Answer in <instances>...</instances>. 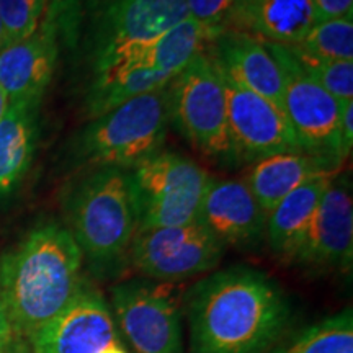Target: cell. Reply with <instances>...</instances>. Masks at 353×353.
<instances>
[{
    "label": "cell",
    "instance_id": "6da1fadb",
    "mask_svg": "<svg viewBox=\"0 0 353 353\" xmlns=\"http://www.w3.org/2000/svg\"><path fill=\"white\" fill-rule=\"evenodd\" d=\"M185 309L192 353H268L293 317L283 288L263 272L242 265L193 285Z\"/></svg>",
    "mask_w": 353,
    "mask_h": 353
},
{
    "label": "cell",
    "instance_id": "7a4b0ae2",
    "mask_svg": "<svg viewBox=\"0 0 353 353\" xmlns=\"http://www.w3.org/2000/svg\"><path fill=\"white\" fill-rule=\"evenodd\" d=\"M83 255L68 228L44 223L0 259V298L17 337L28 342L83 285Z\"/></svg>",
    "mask_w": 353,
    "mask_h": 353
},
{
    "label": "cell",
    "instance_id": "3957f363",
    "mask_svg": "<svg viewBox=\"0 0 353 353\" xmlns=\"http://www.w3.org/2000/svg\"><path fill=\"white\" fill-rule=\"evenodd\" d=\"M69 232L95 275H113L130 252L138 231V211L130 172L97 167L65 196Z\"/></svg>",
    "mask_w": 353,
    "mask_h": 353
},
{
    "label": "cell",
    "instance_id": "277c9868",
    "mask_svg": "<svg viewBox=\"0 0 353 353\" xmlns=\"http://www.w3.org/2000/svg\"><path fill=\"white\" fill-rule=\"evenodd\" d=\"M172 82L92 118L77 138L87 165L130 170L161 151L170 126Z\"/></svg>",
    "mask_w": 353,
    "mask_h": 353
},
{
    "label": "cell",
    "instance_id": "5b68a950",
    "mask_svg": "<svg viewBox=\"0 0 353 353\" xmlns=\"http://www.w3.org/2000/svg\"><path fill=\"white\" fill-rule=\"evenodd\" d=\"M170 125L203 156L234 162L223 69L210 48L172 81Z\"/></svg>",
    "mask_w": 353,
    "mask_h": 353
},
{
    "label": "cell",
    "instance_id": "8992f818",
    "mask_svg": "<svg viewBox=\"0 0 353 353\" xmlns=\"http://www.w3.org/2000/svg\"><path fill=\"white\" fill-rule=\"evenodd\" d=\"M128 172L138 211V231L198 219L211 175L195 161L159 151Z\"/></svg>",
    "mask_w": 353,
    "mask_h": 353
},
{
    "label": "cell",
    "instance_id": "52a82bcc",
    "mask_svg": "<svg viewBox=\"0 0 353 353\" xmlns=\"http://www.w3.org/2000/svg\"><path fill=\"white\" fill-rule=\"evenodd\" d=\"M110 307L132 353H183L182 312L170 283L123 281L112 288Z\"/></svg>",
    "mask_w": 353,
    "mask_h": 353
},
{
    "label": "cell",
    "instance_id": "ba28073f",
    "mask_svg": "<svg viewBox=\"0 0 353 353\" xmlns=\"http://www.w3.org/2000/svg\"><path fill=\"white\" fill-rule=\"evenodd\" d=\"M226 247L200 221L136 231L128 259L141 275L175 283L218 267Z\"/></svg>",
    "mask_w": 353,
    "mask_h": 353
},
{
    "label": "cell",
    "instance_id": "9c48e42d",
    "mask_svg": "<svg viewBox=\"0 0 353 353\" xmlns=\"http://www.w3.org/2000/svg\"><path fill=\"white\" fill-rule=\"evenodd\" d=\"M267 46L283 74V113L303 151L343 164L345 159L341 149L343 103L304 74L288 48L275 43H267Z\"/></svg>",
    "mask_w": 353,
    "mask_h": 353
},
{
    "label": "cell",
    "instance_id": "30bf717a",
    "mask_svg": "<svg viewBox=\"0 0 353 353\" xmlns=\"http://www.w3.org/2000/svg\"><path fill=\"white\" fill-rule=\"evenodd\" d=\"M185 19V0H107L94 21V68L148 46Z\"/></svg>",
    "mask_w": 353,
    "mask_h": 353
},
{
    "label": "cell",
    "instance_id": "8fae6325",
    "mask_svg": "<svg viewBox=\"0 0 353 353\" xmlns=\"http://www.w3.org/2000/svg\"><path fill=\"white\" fill-rule=\"evenodd\" d=\"M234 162L254 164L280 152L303 151L283 110L223 70Z\"/></svg>",
    "mask_w": 353,
    "mask_h": 353
},
{
    "label": "cell",
    "instance_id": "7c38bea8",
    "mask_svg": "<svg viewBox=\"0 0 353 353\" xmlns=\"http://www.w3.org/2000/svg\"><path fill=\"white\" fill-rule=\"evenodd\" d=\"M121 341L112 307L83 285L68 306L28 341L33 353H100Z\"/></svg>",
    "mask_w": 353,
    "mask_h": 353
},
{
    "label": "cell",
    "instance_id": "4fadbf2b",
    "mask_svg": "<svg viewBox=\"0 0 353 353\" xmlns=\"http://www.w3.org/2000/svg\"><path fill=\"white\" fill-rule=\"evenodd\" d=\"M353 200L350 180L334 176L291 262L309 270H350Z\"/></svg>",
    "mask_w": 353,
    "mask_h": 353
},
{
    "label": "cell",
    "instance_id": "5bb4252c",
    "mask_svg": "<svg viewBox=\"0 0 353 353\" xmlns=\"http://www.w3.org/2000/svg\"><path fill=\"white\" fill-rule=\"evenodd\" d=\"M198 221L226 249H254L265 239L267 214L244 180L211 176Z\"/></svg>",
    "mask_w": 353,
    "mask_h": 353
},
{
    "label": "cell",
    "instance_id": "9a60e30c",
    "mask_svg": "<svg viewBox=\"0 0 353 353\" xmlns=\"http://www.w3.org/2000/svg\"><path fill=\"white\" fill-rule=\"evenodd\" d=\"M57 63L56 32L41 21L37 32L0 48V87L8 103H39Z\"/></svg>",
    "mask_w": 353,
    "mask_h": 353
},
{
    "label": "cell",
    "instance_id": "2e32d148",
    "mask_svg": "<svg viewBox=\"0 0 353 353\" xmlns=\"http://www.w3.org/2000/svg\"><path fill=\"white\" fill-rule=\"evenodd\" d=\"M210 51L229 77L283 110V74L263 39L228 28Z\"/></svg>",
    "mask_w": 353,
    "mask_h": 353
},
{
    "label": "cell",
    "instance_id": "e0dca14e",
    "mask_svg": "<svg viewBox=\"0 0 353 353\" xmlns=\"http://www.w3.org/2000/svg\"><path fill=\"white\" fill-rule=\"evenodd\" d=\"M341 167L339 162L306 151L280 152L250 164L244 182L268 214L301 185L319 176H335Z\"/></svg>",
    "mask_w": 353,
    "mask_h": 353
},
{
    "label": "cell",
    "instance_id": "ac0fdd59",
    "mask_svg": "<svg viewBox=\"0 0 353 353\" xmlns=\"http://www.w3.org/2000/svg\"><path fill=\"white\" fill-rule=\"evenodd\" d=\"M317 21L312 0H234L229 28L267 43L293 46Z\"/></svg>",
    "mask_w": 353,
    "mask_h": 353
},
{
    "label": "cell",
    "instance_id": "d6986e66",
    "mask_svg": "<svg viewBox=\"0 0 353 353\" xmlns=\"http://www.w3.org/2000/svg\"><path fill=\"white\" fill-rule=\"evenodd\" d=\"M332 179L319 176L301 185L267 214L265 239L273 254L290 262L293 260Z\"/></svg>",
    "mask_w": 353,
    "mask_h": 353
},
{
    "label": "cell",
    "instance_id": "ffe728a7",
    "mask_svg": "<svg viewBox=\"0 0 353 353\" xmlns=\"http://www.w3.org/2000/svg\"><path fill=\"white\" fill-rule=\"evenodd\" d=\"M39 103H8L0 120V200L10 196L30 170L38 139Z\"/></svg>",
    "mask_w": 353,
    "mask_h": 353
},
{
    "label": "cell",
    "instance_id": "44dd1931",
    "mask_svg": "<svg viewBox=\"0 0 353 353\" xmlns=\"http://www.w3.org/2000/svg\"><path fill=\"white\" fill-rule=\"evenodd\" d=\"M270 353H353V314L343 309L280 341Z\"/></svg>",
    "mask_w": 353,
    "mask_h": 353
},
{
    "label": "cell",
    "instance_id": "7402d4cb",
    "mask_svg": "<svg viewBox=\"0 0 353 353\" xmlns=\"http://www.w3.org/2000/svg\"><path fill=\"white\" fill-rule=\"evenodd\" d=\"M293 46L319 59L353 61V15L319 20Z\"/></svg>",
    "mask_w": 353,
    "mask_h": 353
},
{
    "label": "cell",
    "instance_id": "603a6c76",
    "mask_svg": "<svg viewBox=\"0 0 353 353\" xmlns=\"http://www.w3.org/2000/svg\"><path fill=\"white\" fill-rule=\"evenodd\" d=\"M309 79L329 92L341 103L353 100V61H327L286 46Z\"/></svg>",
    "mask_w": 353,
    "mask_h": 353
},
{
    "label": "cell",
    "instance_id": "cb8c5ba5",
    "mask_svg": "<svg viewBox=\"0 0 353 353\" xmlns=\"http://www.w3.org/2000/svg\"><path fill=\"white\" fill-rule=\"evenodd\" d=\"M51 2L52 0H0V19L6 28L7 43L37 32Z\"/></svg>",
    "mask_w": 353,
    "mask_h": 353
},
{
    "label": "cell",
    "instance_id": "d4e9b609",
    "mask_svg": "<svg viewBox=\"0 0 353 353\" xmlns=\"http://www.w3.org/2000/svg\"><path fill=\"white\" fill-rule=\"evenodd\" d=\"M188 19L218 37L229 28L234 0H185Z\"/></svg>",
    "mask_w": 353,
    "mask_h": 353
},
{
    "label": "cell",
    "instance_id": "484cf974",
    "mask_svg": "<svg viewBox=\"0 0 353 353\" xmlns=\"http://www.w3.org/2000/svg\"><path fill=\"white\" fill-rule=\"evenodd\" d=\"M312 3L319 20L353 15V0H312Z\"/></svg>",
    "mask_w": 353,
    "mask_h": 353
},
{
    "label": "cell",
    "instance_id": "4316f807",
    "mask_svg": "<svg viewBox=\"0 0 353 353\" xmlns=\"http://www.w3.org/2000/svg\"><path fill=\"white\" fill-rule=\"evenodd\" d=\"M353 145V100L343 103L341 117V149L342 156L347 161Z\"/></svg>",
    "mask_w": 353,
    "mask_h": 353
},
{
    "label": "cell",
    "instance_id": "83f0119b",
    "mask_svg": "<svg viewBox=\"0 0 353 353\" xmlns=\"http://www.w3.org/2000/svg\"><path fill=\"white\" fill-rule=\"evenodd\" d=\"M20 339L17 337L10 319H8L7 309L0 298V353H10Z\"/></svg>",
    "mask_w": 353,
    "mask_h": 353
},
{
    "label": "cell",
    "instance_id": "f1b7e54d",
    "mask_svg": "<svg viewBox=\"0 0 353 353\" xmlns=\"http://www.w3.org/2000/svg\"><path fill=\"white\" fill-rule=\"evenodd\" d=\"M100 353H130V352L126 350L125 345L121 343V341H118V342L112 343V345H108L105 350H101Z\"/></svg>",
    "mask_w": 353,
    "mask_h": 353
},
{
    "label": "cell",
    "instance_id": "f546056e",
    "mask_svg": "<svg viewBox=\"0 0 353 353\" xmlns=\"http://www.w3.org/2000/svg\"><path fill=\"white\" fill-rule=\"evenodd\" d=\"M10 353H33V352H32V348H30L28 342L21 341V339H20V341L17 342V345L13 347V350Z\"/></svg>",
    "mask_w": 353,
    "mask_h": 353
},
{
    "label": "cell",
    "instance_id": "4dcf8cb0",
    "mask_svg": "<svg viewBox=\"0 0 353 353\" xmlns=\"http://www.w3.org/2000/svg\"><path fill=\"white\" fill-rule=\"evenodd\" d=\"M7 108H8V100H7L6 94H3L2 87H0V120H2L3 113L7 112Z\"/></svg>",
    "mask_w": 353,
    "mask_h": 353
},
{
    "label": "cell",
    "instance_id": "1f68e13d",
    "mask_svg": "<svg viewBox=\"0 0 353 353\" xmlns=\"http://www.w3.org/2000/svg\"><path fill=\"white\" fill-rule=\"evenodd\" d=\"M6 43H7V33H6V28H3L2 19H0V48H2Z\"/></svg>",
    "mask_w": 353,
    "mask_h": 353
}]
</instances>
